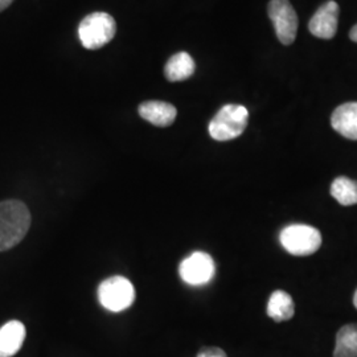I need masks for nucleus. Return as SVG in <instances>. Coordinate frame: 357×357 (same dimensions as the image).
<instances>
[{"label": "nucleus", "instance_id": "obj_1", "mask_svg": "<svg viewBox=\"0 0 357 357\" xmlns=\"http://www.w3.org/2000/svg\"><path fill=\"white\" fill-rule=\"evenodd\" d=\"M31 227V213L23 202L7 200L0 203V252L22 243Z\"/></svg>", "mask_w": 357, "mask_h": 357}, {"label": "nucleus", "instance_id": "obj_2", "mask_svg": "<svg viewBox=\"0 0 357 357\" xmlns=\"http://www.w3.org/2000/svg\"><path fill=\"white\" fill-rule=\"evenodd\" d=\"M249 112L243 105H225L209 123V135L218 142L238 138L248 126Z\"/></svg>", "mask_w": 357, "mask_h": 357}, {"label": "nucleus", "instance_id": "obj_3", "mask_svg": "<svg viewBox=\"0 0 357 357\" xmlns=\"http://www.w3.org/2000/svg\"><path fill=\"white\" fill-rule=\"evenodd\" d=\"M116 23L112 15L93 13L84 17L78 26V38L84 48L96 51L109 44L115 36Z\"/></svg>", "mask_w": 357, "mask_h": 357}, {"label": "nucleus", "instance_id": "obj_4", "mask_svg": "<svg viewBox=\"0 0 357 357\" xmlns=\"http://www.w3.org/2000/svg\"><path fill=\"white\" fill-rule=\"evenodd\" d=\"M283 249L296 257L314 255L319 250L321 234L319 230L306 224H293L281 231Z\"/></svg>", "mask_w": 357, "mask_h": 357}, {"label": "nucleus", "instance_id": "obj_5", "mask_svg": "<svg viewBox=\"0 0 357 357\" xmlns=\"http://www.w3.org/2000/svg\"><path fill=\"white\" fill-rule=\"evenodd\" d=\"M98 299L107 311L121 312L132 306L135 301V289L128 278L114 275L100 284Z\"/></svg>", "mask_w": 357, "mask_h": 357}, {"label": "nucleus", "instance_id": "obj_6", "mask_svg": "<svg viewBox=\"0 0 357 357\" xmlns=\"http://www.w3.org/2000/svg\"><path fill=\"white\" fill-rule=\"evenodd\" d=\"M268 11L278 40L283 45L293 44L299 22L291 3L289 0H271L268 3Z\"/></svg>", "mask_w": 357, "mask_h": 357}, {"label": "nucleus", "instance_id": "obj_7", "mask_svg": "<svg viewBox=\"0 0 357 357\" xmlns=\"http://www.w3.org/2000/svg\"><path fill=\"white\" fill-rule=\"evenodd\" d=\"M213 258L204 252H195L184 258L178 266L180 278L191 286H203L215 275Z\"/></svg>", "mask_w": 357, "mask_h": 357}, {"label": "nucleus", "instance_id": "obj_8", "mask_svg": "<svg viewBox=\"0 0 357 357\" xmlns=\"http://www.w3.org/2000/svg\"><path fill=\"white\" fill-rule=\"evenodd\" d=\"M339 4L333 0L324 3L308 23L310 32L317 38L330 40L337 31Z\"/></svg>", "mask_w": 357, "mask_h": 357}, {"label": "nucleus", "instance_id": "obj_9", "mask_svg": "<svg viewBox=\"0 0 357 357\" xmlns=\"http://www.w3.org/2000/svg\"><path fill=\"white\" fill-rule=\"evenodd\" d=\"M138 112L144 121L158 128L171 126L178 115V110L174 105L163 101H147L141 103Z\"/></svg>", "mask_w": 357, "mask_h": 357}, {"label": "nucleus", "instance_id": "obj_10", "mask_svg": "<svg viewBox=\"0 0 357 357\" xmlns=\"http://www.w3.org/2000/svg\"><path fill=\"white\" fill-rule=\"evenodd\" d=\"M331 125L336 132L351 141H357V102L340 105L332 113Z\"/></svg>", "mask_w": 357, "mask_h": 357}, {"label": "nucleus", "instance_id": "obj_11", "mask_svg": "<svg viewBox=\"0 0 357 357\" xmlns=\"http://www.w3.org/2000/svg\"><path fill=\"white\" fill-rule=\"evenodd\" d=\"M26 327L19 320H11L0 327V357H13L26 340Z\"/></svg>", "mask_w": 357, "mask_h": 357}, {"label": "nucleus", "instance_id": "obj_12", "mask_svg": "<svg viewBox=\"0 0 357 357\" xmlns=\"http://www.w3.org/2000/svg\"><path fill=\"white\" fill-rule=\"evenodd\" d=\"M195 69H196V64L191 54H188L187 52H178L167 61L165 75L168 81L178 82L193 76Z\"/></svg>", "mask_w": 357, "mask_h": 357}, {"label": "nucleus", "instance_id": "obj_13", "mask_svg": "<svg viewBox=\"0 0 357 357\" xmlns=\"http://www.w3.org/2000/svg\"><path fill=\"white\" fill-rule=\"evenodd\" d=\"M295 314V303L290 294L277 290L270 295L268 303V315L275 321L290 320Z\"/></svg>", "mask_w": 357, "mask_h": 357}, {"label": "nucleus", "instance_id": "obj_14", "mask_svg": "<svg viewBox=\"0 0 357 357\" xmlns=\"http://www.w3.org/2000/svg\"><path fill=\"white\" fill-rule=\"evenodd\" d=\"M333 357H357V324H347L339 330Z\"/></svg>", "mask_w": 357, "mask_h": 357}, {"label": "nucleus", "instance_id": "obj_15", "mask_svg": "<svg viewBox=\"0 0 357 357\" xmlns=\"http://www.w3.org/2000/svg\"><path fill=\"white\" fill-rule=\"evenodd\" d=\"M331 195L340 205L357 204V181L345 176L335 178L331 184Z\"/></svg>", "mask_w": 357, "mask_h": 357}, {"label": "nucleus", "instance_id": "obj_16", "mask_svg": "<svg viewBox=\"0 0 357 357\" xmlns=\"http://www.w3.org/2000/svg\"><path fill=\"white\" fill-rule=\"evenodd\" d=\"M197 357H228L227 354L221 349V348H216V347H209V348H203Z\"/></svg>", "mask_w": 357, "mask_h": 357}, {"label": "nucleus", "instance_id": "obj_17", "mask_svg": "<svg viewBox=\"0 0 357 357\" xmlns=\"http://www.w3.org/2000/svg\"><path fill=\"white\" fill-rule=\"evenodd\" d=\"M13 0H0V13L4 11L6 8H8L13 4Z\"/></svg>", "mask_w": 357, "mask_h": 357}, {"label": "nucleus", "instance_id": "obj_18", "mask_svg": "<svg viewBox=\"0 0 357 357\" xmlns=\"http://www.w3.org/2000/svg\"><path fill=\"white\" fill-rule=\"evenodd\" d=\"M349 38H351L352 41L357 43V24L356 26H352V29H351V32H349Z\"/></svg>", "mask_w": 357, "mask_h": 357}, {"label": "nucleus", "instance_id": "obj_19", "mask_svg": "<svg viewBox=\"0 0 357 357\" xmlns=\"http://www.w3.org/2000/svg\"><path fill=\"white\" fill-rule=\"evenodd\" d=\"M354 305H355V307L357 308V290L356 293H355V296H354Z\"/></svg>", "mask_w": 357, "mask_h": 357}]
</instances>
